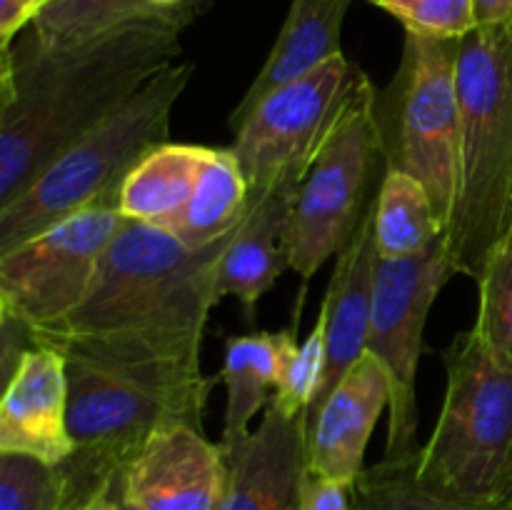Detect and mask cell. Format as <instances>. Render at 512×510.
<instances>
[{"mask_svg": "<svg viewBox=\"0 0 512 510\" xmlns=\"http://www.w3.org/2000/svg\"><path fill=\"white\" fill-rule=\"evenodd\" d=\"M205 0L140 20L70 48H45L33 33L3 50L0 75V208L18 198L58 155L180 63L183 30Z\"/></svg>", "mask_w": 512, "mask_h": 510, "instance_id": "obj_1", "label": "cell"}, {"mask_svg": "<svg viewBox=\"0 0 512 510\" xmlns=\"http://www.w3.org/2000/svg\"><path fill=\"white\" fill-rule=\"evenodd\" d=\"M68 365L73 455L58 465L65 508L78 510L120 480L150 438L168 425L203 430L218 375H205L203 348L148 338H35Z\"/></svg>", "mask_w": 512, "mask_h": 510, "instance_id": "obj_2", "label": "cell"}, {"mask_svg": "<svg viewBox=\"0 0 512 510\" xmlns=\"http://www.w3.org/2000/svg\"><path fill=\"white\" fill-rule=\"evenodd\" d=\"M230 238L195 248L170 230L125 220L83 305L35 338L125 335L203 348L210 310L220 303L215 268Z\"/></svg>", "mask_w": 512, "mask_h": 510, "instance_id": "obj_3", "label": "cell"}, {"mask_svg": "<svg viewBox=\"0 0 512 510\" xmlns=\"http://www.w3.org/2000/svg\"><path fill=\"white\" fill-rule=\"evenodd\" d=\"M460 183L445 230L455 273L475 283L512 240V28L478 25L458 40Z\"/></svg>", "mask_w": 512, "mask_h": 510, "instance_id": "obj_4", "label": "cell"}, {"mask_svg": "<svg viewBox=\"0 0 512 510\" xmlns=\"http://www.w3.org/2000/svg\"><path fill=\"white\" fill-rule=\"evenodd\" d=\"M443 363L448 388L415 475L448 498L512 508V358L468 330Z\"/></svg>", "mask_w": 512, "mask_h": 510, "instance_id": "obj_5", "label": "cell"}, {"mask_svg": "<svg viewBox=\"0 0 512 510\" xmlns=\"http://www.w3.org/2000/svg\"><path fill=\"white\" fill-rule=\"evenodd\" d=\"M193 78L180 60L53 160L23 193L0 208V255L98 203H113L130 170L168 143L170 118ZM115 205V203H113Z\"/></svg>", "mask_w": 512, "mask_h": 510, "instance_id": "obj_6", "label": "cell"}, {"mask_svg": "<svg viewBox=\"0 0 512 510\" xmlns=\"http://www.w3.org/2000/svg\"><path fill=\"white\" fill-rule=\"evenodd\" d=\"M458 40L405 33L393 83L378 95L385 168L425 185L448 230L460 183V98L455 75Z\"/></svg>", "mask_w": 512, "mask_h": 510, "instance_id": "obj_7", "label": "cell"}, {"mask_svg": "<svg viewBox=\"0 0 512 510\" xmlns=\"http://www.w3.org/2000/svg\"><path fill=\"white\" fill-rule=\"evenodd\" d=\"M380 160L385 163L378 93L365 78L295 195L285 248L303 288L353 238L375 198Z\"/></svg>", "mask_w": 512, "mask_h": 510, "instance_id": "obj_8", "label": "cell"}, {"mask_svg": "<svg viewBox=\"0 0 512 510\" xmlns=\"http://www.w3.org/2000/svg\"><path fill=\"white\" fill-rule=\"evenodd\" d=\"M368 75L335 55L305 78L265 95L233 130L238 158L253 198L280 188H300L323 145Z\"/></svg>", "mask_w": 512, "mask_h": 510, "instance_id": "obj_9", "label": "cell"}, {"mask_svg": "<svg viewBox=\"0 0 512 510\" xmlns=\"http://www.w3.org/2000/svg\"><path fill=\"white\" fill-rule=\"evenodd\" d=\"M450 275H455L445 235L425 253L375 265L373 318L368 353L383 363L390 380L388 405V463H410L418 458V368L423 358L425 323L430 308Z\"/></svg>", "mask_w": 512, "mask_h": 510, "instance_id": "obj_10", "label": "cell"}, {"mask_svg": "<svg viewBox=\"0 0 512 510\" xmlns=\"http://www.w3.org/2000/svg\"><path fill=\"white\" fill-rule=\"evenodd\" d=\"M125 218L98 203L0 255V310L33 330L53 328L83 305L100 260Z\"/></svg>", "mask_w": 512, "mask_h": 510, "instance_id": "obj_11", "label": "cell"}, {"mask_svg": "<svg viewBox=\"0 0 512 510\" xmlns=\"http://www.w3.org/2000/svg\"><path fill=\"white\" fill-rule=\"evenodd\" d=\"M228 455L195 425H168L120 475L125 500L140 510H218Z\"/></svg>", "mask_w": 512, "mask_h": 510, "instance_id": "obj_12", "label": "cell"}, {"mask_svg": "<svg viewBox=\"0 0 512 510\" xmlns=\"http://www.w3.org/2000/svg\"><path fill=\"white\" fill-rule=\"evenodd\" d=\"M0 455L63 465L73 455L68 430V365L53 345L23 355L0 398Z\"/></svg>", "mask_w": 512, "mask_h": 510, "instance_id": "obj_13", "label": "cell"}, {"mask_svg": "<svg viewBox=\"0 0 512 510\" xmlns=\"http://www.w3.org/2000/svg\"><path fill=\"white\" fill-rule=\"evenodd\" d=\"M390 405V380L383 363L365 353L328 398L308 413V470L320 478L355 485L365 470V450Z\"/></svg>", "mask_w": 512, "mask_h": 510, "instance_id": "obj_14", "label": "cell"}, {"mask_svg": "<svg viewBox=\"0 0 512 510\" xmlns=\"http://www.w3.org/2000/svg\"><path fill=\"white\" fill-rule=\"evenodd\" d=\"M308 415L280 413L268 405L255 428L228 455V483L218 510H300L308 478Z\"/></svg>", "mask_w": 512, "mask_h": 510, "instance_id": "obj_15", "label": "cell"}, {"mask_svg": "<svg viewBox=\"0 0 512 510\" xmlns=\"http://www.w3.org/2000/svg\"><path fill=\"white\" fill-rule=\"evenodd\" d=\"M375 265L378 250L373 238V203L365 210L353 238L335 255V270L330 278L320 315L325 320V363L323 385L313 408H318L330 390L345 378L350 368L368 353L370 318H373Z\"/></svg>", "mask_w": 512, "mask_h": 510, "instance_id": "obj_16", "label": "cell"}, {"mask_svg": "<svg viewBox=\"0 0 512 510\" xmlns=\"http://www.w3.org/2000/svg\"><path fill=\"white\" fill-rule=\"evenodd\" d=\"M295 195L298 188L290 185L253 198L250 213L225 245L215 268V295L218 300H238L248 323H253L255 305L273 288L278 275L290 268L285 235Z\"/></svg>", "mask_w": 512, "mask_h": 510, "instance_id": "obj_17", "label": "cell"}, {"mask_svg": "<svg viewBox=\"0 0 512 510\" xmlns=\"http://www.w3.org/2000/svg\"><path fill=\"white\" fill-rule=\"evenodd\" d=\"M348 3L350 0H293L268 60L230 115V128H238L265 95L305 78L343 53L340 33Z\"/></svg>", "mask_w": 512, "mask_h": 510, "instance_id": "obj_18", "label": "cell"}, {"mask_svg": "<svg viewBox=\"0 0 512 510\" xmlns=\"http://www.w3.org/2000/svg\"><path fill=\"white\" fill-rule=\"evenodd\" d=\"M205 145L163 143L150 150L115 193V208L125 220L173 230L193 198Z\"/></svg>", "mask_w": 512, "mask_h": 510, "instance_id": "obj_19", "label": "cell"}, {"mask_svg": "<svg viewBox=\"0 0 512 510\" xmlns=\"http://www.w3.org/2000/svg\"><path fill=\"white\" fill-rule=\"evenodd\" d=\"M290 328L278 333H250L225 338V360L220 383L228 390L225 423L220 445L233 450L248 438L255 415L268 405L270 388L275 390L280 378V363L288 343Z\"/></svg>", "mask_w": 512, "mask_h": 510, "instance_id": "obj_20", "label": "cell"}, {"mask_svg": "<svg viewBox=\"0 0 512 510\" xmlns=\"http://www.w3.org/2000/svg\"><path fill=\"white\" fill-rule=\"evenodd\" d=\"M253 205L250 183L230 148H208L193 198L170 233L203 248L230 238Z\"/></svg>", "mask_w": 512, "mask_h": 510, "instance_id": "obj_21", "label": "cell"}, {"mask_svg": "<svg viewBox=\"0 0 512 510\" xmlns=\"http://www.w3.org/2000/svg\"><path fill=\"white\" fill-rule=\"evenodd\" d=\"M443 235L445 223L425 185L403 170L383 168L373 198V238L380 258H413Z\"/></svg>", "mask_w": 512, "mask_h": 510, "instance_id": "obj_22", "label": "cell"}, {"mask_svg": "<svg viewBox=\"0 0 512 510\" xmlns=\"http://www.w3.org/2000/svg\"><path fill=\"white\" fill-rule=\"evenodd\" d=\"M170 13L175 10L155 8L150 0H50L33 20L30 33L45 48H70L123 25Z\"/></svg>", "mask_w": 512, "mask_h": 510, "instance_id": "obj_23", "label": "cell"}, {"mask_svg": "<svg viewBox=\"0 0 512 510\" xmlns=\"http://www.w3.org/2000/svg\"><path fill=\"white\" fill-rule=\"evenodd\" d=\"M355 493L363 510H512L465 503L435 493L418 480L415 460L410 463L380 460L373 468H365L355 483Z\"/></svg>", "mask_w": 512, "mask_h": 510, "instance_id": "obj_24", "label": "cell"}, {"mask_svg": "<svg viewBox=\"0 0 512 510\" xmlns=\"http://www.w3.org/2000/svg\"><path fill=\"white\" fill-rule=\"evenodd\" d=\"M325 363H328V350H325L323 315L318 313V320L303 343H298V330L295 325H290L283 363H280V378L270 395V405L290 418L308 415L320 395Z\"/></svg>", "mask_w": 512, "mask_h": 510, "instance_id": "obj_25", "label": "cell"}, {"mask_svg": "<svg viewBox=\"0 0 512 510\" xmlns=\"http://www.w3.org/2000/svg\"><path fill=\"white\" fill-rule=\"evenodd\" d=\"M0 510H68L60 468L25 455H0Z\"/></svg>", "mask_w": 512, "mask_h": 510, "instance_id": "obj_26", "label": "cell"}, {"mask_svg": "<svg viewBox=\"0 0 512 510\" xmlns=\"http://www.w3.org/2000/svg\"><path fill=\"white\" fill-rule=\"evenodd\" d=\"M475 333L512 358V240L500 245L478 280Z\"/></svg>", "mask_w": 512, "mask_h": 510, "instance_id": "obj_27", "label": "cell"}, {"mask_svg": "<svg viewBox=\"0 0 512 510\" xmlns=\"http://www.w3.org/2000/svg\"><path fill=\"white\" fill-rule=\"evenodd\" d=\"M400 20L405 33L438 40H463L478 28L475 0H373Z\"/></svg>", "mask_w": 512, "mask_h": 510, "instance_id": "obj_28", "label": "cell"}, {"mask_svg": "<svg viewBox=\"0 0 512 510\" xmlns=\"http://www.w3.org/2000/svg\"><path fill=\"white\" fill-rule=\"evenodd\" d=\"M300 510H363L360 508L355 485L340 480L320 478L308 473L300 495Z\"/></svg>", "mask_w": 512, "mask_h": 510, "instance_id": "obj_29", "label": "cell"}, {"mask_svg": "<svg viewBox=\"0 0 512 510\" xmlns=\"http://www.w3.org/2000/svg\"><path fill=\"white\" fill-rule=\"evenodd\" d=\"M478 25H512V0H475Z\"/></svg>", "mask_w": 512, "mask_h": 510, "instance_id": "obj_30", "label": "cell"}, {"mask_svg": "<svg viewBox=\"0 0 512 510\" xmlns=\"http://www.w3.org/2000/svg\"><path fill=\"white\" fill-rule=\"evenodd\" d=\"M78 510H123V498H120V480L110 488H103L100 493H95L83 508Z\"/></svg>", "mask_w": 512, "mask_h": 510, "instance_id": "obj_31", "label": "cell"}, {"mask_svg": "<svg viewBox=\"0 0 512 510\" xmlns=\"http://www.w3.org/2000/svg\"><path fill=\"white\" fill-rule=\"evenodd\" d=\"M18 3L23 5V8H25V13H28L30 18L35 20V18H38V13H40V10H43L45 5L50 3V0H18Z\"/></svg>", "mask_w": 512, "mask_h": 510, "instance_id": "obj_32", "label": "cell"}, {"mask_svg": "<svg viewBox=\"0 0 512 510\" xmlns=\"http://www.w3.org/2000/svg\"><path fill=\"white\" fill-rule=\"evenodd\" d=\"M150 3H153L155 8L178 10V8H185V5H190V3H193V0H150Z\"/></svg>", "mask_w": 512, "mask_h": 510, "instance_id": "obj_33", "label": "cell"}, {"mask_svg": "<svg viewBox=\"0 0 512 510\" xmlns=\"http://www.w3.org/2000/svg\"><path fill=\"white\" fill-rule=\"evenodd\" d=\"M120 498H123V510H140V508H138V505H133V503H130V500H125L123 490H120Z\"/></svg>", "mask_w": 512, "mask_h": 510, "instance_id": "obj_34", "label": "cell"}, {"mask_svg": "<svg viewBox=\"0 0 512 510\" xmlns=\"http://www.w3.org/2000/svg\"><path fill=\"white\" fill-rule=\"evenodd\" d=\"M510 28H512V25H510Z\"/></svg>", "mask_w": 512, "mask_h": 510, "instance_id": "obj_35", "label": "cell"}]
</instances>
